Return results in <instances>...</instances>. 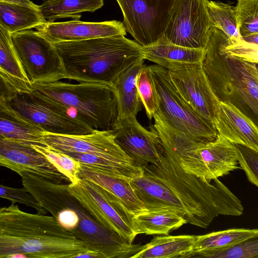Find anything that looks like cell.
Wrapping results in <instances>:
<instances>
[{
    "instance_id": "cell-1",
    "label": "cell",
    "mask_w": 258,
    "mask_h": 258,
    "mask_svg": "<svg viewBox=\"0 0 258 258\" xmlns=\"http://www.w3.org/2000/svg\"><path fill=\"white\" fill-rule=\"evenodd\" d=\"M159 136L163 155L158 163L143 168V174L130 182L147 211L171 210L187 223L202 228L207 227L219 215L243 213L240 201L218 178L208 182L186 172L175 147Z\"/></svg>"
},
{
    "instance_id": "cell-2",
    "label": "cell",
    "mask_w": 258,
    "mask_h": 258,
    "mask_svg": "<svg viewBox=\"0 0 258 258\" xmlns=\"http://www.w3.org/2000/svg\"><path fill=\"white\" fill-rule=\"evenodd\" d=\"M102 258L90 244L68 231L53 216L30 214L12 204L0 209V258Z\"/></svg>"
},
{
    "instance_id": "cell-3",
    "label": "cell",
    "mask_w": 258,
    "mask_h": 258,
    "mask_svg": "<svg viewBox=\"0 0 258 258\" xmlns=\"http://www.w3.org/2000/svg\"><path fill=\"white\" fill-rule=\"evenodd\" d=\"M20 175L23 187L59 224L90 244L102 258H132L140 250L141 244L131 243L102 226L69 191V184L27 172Z\"/></svg>"
},
{
    "instance_id": "cell-4",
    "label": "cell",
    "mask_w": 258,
    "mask_h": 258,
    "mask_svg": "<svg viewBox=\"0 0 258 258\" xmlns=\"http://www.w3.org/2000/svg\"><path fill=\"white\" fill-rule=\"evenodd\" d=\"M124 35L54 44L66 79L112 86L130 66L144 59L142 46Z\"/></svg>"
},
{
    "instance_id": "cell-5",
    "label": "cell",
    "mask_w": 258,
    "mask_h": 258,
    "mask_svg": "<svg viewBox=\"0 0 258 258\" xmlns=\"http://www.w3.org/2000/svg\"><path fill=\"white\" fill-rule=\"evenodd\" d=\"M32 90L63 105L72 115L94 130H110L118 116L112 86L96 82L71 84L59 81L32 84Z\"/></svg>"
},
{
    "instance_id": "cell-6",
    "label": "cell",
    "mask_w": 258,
    "mask_h": 258,
    "mask_svg": "<svg viewBox=\"0 0 258 258\" xmlns=\"http://www.w3.org/2000/svg\"><path fill=\"white\" fill-rule=\"evenodd\" d=\"M154 127L176 149L180 164L187 172L211 182L240 167L235 144L218 134L211 141L200 142L167 126L157 118Z\"/></svg>"
},
{
    "instance_id": "cell-7",
    "label": "cell",
    "mask_w": 258,
    "mask_h": 258,
    "mask_svg": "<svg viewBox=\"0 0 258 258\" xmlns=\"http://www.w3.org/2000/svg\"><path fill=\"white\" fill-rule=\"evenodd\" d=\"M156 91L158 109L154 117L169 128L200 142L215 140L218 132L212 123L197 114L180 95L168 70L148 66Z\"/></svg>"
},
{
    "instance_id": "cell-8",
    "label": "cell",
    "mask_w": 258,
    "mask_h": 258,
    "mask_svg": "<svg viewBox=\"0 0 258 258\" xmlns=\"http://www.w3.org/2000/svg\"><path fill=\"white\" fill-rule=\"evenodd\" d=\"M0 99L31 122L50 133L82 135L95 130L71 115L68 109L32 89L21 92H0Z\"/></svg>"
},
{
    "instance_id": "cell-9",
    "label": "cell",
    "mask_w": 258,
    "mask_h": 258,
    "mask_svg": "<svg viewBox=\"0 0 258 258\" xmlns=\"http://www.w3.org/2000/svg\"><path fill=\"white\" fill-rule=\"evenodd\" d=\"M68 190L102 226L133 243L138 235L134 215L115 196L81 178L69 183Z\"/></svg>"
},
{
    "instance_id": "cell-10",
    "label": "cell",
    "mask_w": 258,
    "mask_h": 258,
    "mask_svg": "<svg viewBox=\"0 0 258 258\" xmlns=\"http://www.w3.org/2000/svg\"><path fill=\"white\" fill-rule=\"evenodd\" d=\"M15 51L31 83H48L66 79L53 43L31 29L11 34Z\"/></svg>"
},
{
    "instance_id": "cell-11",
    "label": "cell",
    "mask_w": 258,
    "mask_h": 258,
    "mask_svg": "<svg viewBox=\"0 0 258 258\" xmlns=\"http://www.w3.org/2000/svg\"><path fill=\"white\" fill-rule=\"evenodd\" d=\"M208 0H174L162 39L173 44L206 49L212 25Z\"/></svg>"
},
{
    "instance_id": "cell-12",
    "label": "cell",
    "mask_w": 258,
    "mask_h": 258,
    "mask_svg": "<svg viewBox=\"0 0 258 258\" xmlns=\"http://www.w3.org/2000/svg\"><path fill=\"white\" fill-rule=\"evenodd\" d=\"M126 31L142 47L162 39L174 0H116Z\"/></svg>"
},
{
    "instance_id": "cell-13",
    "label": "cell",
    "mask_w": 258,
    "mask_h": 258,
    "mask_svg": "<svg viewBox=\"0 0 258 258\" xmlns=\"http://www.w3.org/2000/svg\"><path fill=\"white\" fill-rule=\"evenodd\" d=\"M167 70L174 86L189 107L214 124L220 99L210 83L203 63L185 64Z\"/></svg>"
},
{
    "instance_id": "cell-14",
    "label": "cell",
    "mask_w": 258,
    "mask_h": 258,
    "mask_svg": "<svg viewBox=\"0 0 258 258\" xmlns=\"http://www.w3.org/2000/svg\"><path fill=\"white\" fill-rule=\"evenodd\" d=\"M44 140L46 146L61 152L93 154L131 167H142L117 144L112 130H95L82 135H58L45 131Z\"/></svg>"
},
{
    "instance_id": "cell-15",
    "label": "cell",
    "mask_w": 258,
    "mask_h": 258,
    "mask_svg": "<svg viewBox=\"0 0 258 258\" xmlns=\"http://www.w3.org/2000/svg\"><path fill=\"white\" fill-rule=\"evenodd\" d=\"M150 128L143 127L136 116L117 119L112 128L117 144L143 168L158 163L164 153L159 135L153 126Z\"/></svg>"
},
{
    "instance_id": "cell-16",
    "label": "cell",
    "mask_w": 258,
    "mask_h": 258,
    "mask_svg": "<svg viewBox=\"0 0 258 258\" xmlns=\"http://www.w3.org/2000/svg\"><path fill=\"white\" fill-rule=\"evenodd\" d=\"M0 165L9 168L19 175L29 172L50 181L63 183L70 182L45 156L31 146L0 138Z\"/></svg>"
},
{
    "instance_id": "cell-17",
    "label": "cell",
    "mask_w": 258,
    "mask_h": 258,
    "mask_svg": "<svg viewBox=\"0 0 258 258\" xmlns=\"http://www.w3.org/2000/svg\"><path fill=\"white\" fill-rule=\"evenodd\" d=\"M36 29L53 44L126 34L123 23L116 20L91 22L73 20L46 22Z\"/></svg>"
},
{
    "instance_id": "cell-18",
    "label": "cell",
    "mask_w": 258,
    "mask_h": 258,
    "mask_svg": "<svg viewBox=\"0 0 258 258\" xmlns=\"http://www.w3.org/2000/svg\"><path fill=\"white\" fill-rule=\"evenodd\" d=\"M213 124L230 142L258 152V126L232 103L220 100Z\"/></svg>"
},
{
    "instance_id": "cell-19",
    "label": "cell",
    "mask_w": 258,
    "mask_h": 258,
    "mask_svg": "<svg viewBox=\"0 0 258 258\" xmlns=\"http://www.w3.org/2000/svg\"><path fill=\"white\" fill-rule=\"evenodd\" d=\"M78 176L103 188L115 196L134 216L147 211L131 181L93 166L81 164Z\"/></svg>"
},
{
    "instance_id": "cell-20",
    "label": "cell",
    "mask_w": 258,
    "mask_h": 258,
    "mask_svg": "<svg viewBox=\"0 0 258 258\" xmlns=\"http://www.w3.org/2000/svg\"><path fill=\"white\" fill-rule=\"evenodd\" d=\"M45 131L0 99V138L27 145L46 146Z\"/></svg>"
},
{
    "instance_id": "cell-21",
    "label": "cell",
    "mask_w": 258,
    "mask_h": 258,
    "mask_svg": "<svg viewBox=\"0 0 258 258\" xmlns=\"http://www.w3.org/2000/svg\"><path fill=\"white\" fill-rule=\"evenodd\" d=\"M142 49L144 59L167 70L185 64L203 63L206 55V49L186 47L163 39L152 45L142 47Z\"/></svg>"
},
{
    "instance_id": "cell-22",
    "label": "cell",
    "mask_w": 258,
    "mask_h": 258,
    "mask_svg": "<svg viewBox=\"0 0 258 258\" xmlns=\"http://www.w3.org/2000/svg\"><path fill=\"white\" fill-rule=\"evenodd\" d=\"M145 66L144 59L141 60L128 68L113 82L112 86L118 101L117 119L136 117L141 110L142 103L137 89V80Z\"/></svg>"
},
{
    "instance_id": "cell-23",
    "label": "cell",
    "mask_w": 258,
    "mask_h": 258,
    "mask_svg": "<svg viewBox=\"0 0 258 258\" xmlns=\"http://www.w3.org/2000/svg\"><path fill=\"white\" fill-rule=\"evenodd\" d=\"M196 238L191 235L156 236L132 258H182L192 249Z\"/></svg>"
},
{
    "instance_id": "cell-24",
    "label": "cell",
    "mask_w": 258,
    "mask_h": 258,
    "mask_svg": "<svg viewBox=\"0 0 258 258\" xmlns=\"http://www.w3.org/2000/svg\"><path fill=\"white\" fill-rule=\"evenodd\" d=\"M133 219L138 234L166 235L187 223L182 216L169 209L147 211L134 216Z\"/></svg>"
},
{
    "instance_id": "cell-25",
    "label": "cell",
    "mask_w": 258,
    "mask_h": 258,
    "mask_svg": "<svg viewBox=\"0 0 258 258\" xmlns=\"http://www.w3.org/2000/svg\"><path fill=\"white\" fill-rule=\"evenodd\" d=\"M46 22L39 10L0 2V25L11 34L36 28Z\"/></svg>"
},
{
    "instance_id": "cell-26",
    "label": "cell",
    "mask_w": 258,
    "mask_h": 258,
    "mask_svg": "<svg viewBox=\"0 0 258 258\" xmlns=\"http://www.w3.org/2000/svg\"><path fill=\"white\" fill-rule=\"evenodd\" d=\"M103 5L104 0H45L39 10L47 22L68 18L79 20L82 13L94 12Z\"/></svg>"
},
{
    "instance_id": "cell-27",
    "label": "cell",
    "mask_w": 258,
    "mask_h": 258,
    "mask_svg": "<svg viewBox=\"0 0 258 258\" xmlns=\"http://www.w3.org/2000/svg\"><path fill=\"white\" fill-rule=\"evenodd\" d=\"M258 234V229H230L197 235L192 249L182 258L193 253L226 248L241 242Z\"/></svg>"
},
{
    "instance_id": "cell-28",
    "label": "cell",
    "mask_w": 258,
    "mask_h": 258,
    "mask_svg": "<svg viewBox=\"0 0 258 258\" xmlns=\"http://www.w3.org/2000/svg\"><path fill=\"white\" fill-rule=\"evenodd\" d=\"M0 72L31 84L13 45L11 33L0 25Z\"/></svg>"
},
{
    "instance_id": "cell-29",
    "label": "cell",
    "mask_w": 258,
    "mask_h": 258,
    "mask_svg": "<svg viewBox=\"0 0 258 258\" xmlns=\"http://www.w3.org/2000/svg\"><path fill=\"white\" fill-rule=\"evenodd\" d=\"M207 7L213 25L221 29L230 39H243L238 29L235 6L208 0Z\"/></svg>"
},
{
    "instance_id": "cell-30",
    "label": "cell",
    "mask_w": 258,
    "mask_h": 258,
    "mask_svg": "<svg viewBox=\"0 0 258 258\" xmlns=\"http://www.w3.org/2000/svg\"><path fill=\"white\" fill-rule=\"evenodd\" d=\"M187 257L258 258V234L230 247L200 251Z\"/></svg>"
},
{
    "instance_id": "cell-31",
    "label": "cell",
    "mask_w": 258,
    "mask_h": 258,
    "mask_svg": "<svg viewBox=\"0 0 258 258\" xmlns=\"http://www.w3.org/2000/svg\"><path fill=\"white\" fill-rule=\"evenodd\" d=\"M235 9L242 38L258 34V0H237Z\"/></svg>"
},
{
    "instance_id": "cell-32",
    "label": "cell",
    "mask_w": 258,
    "mask_h": 258,
    "mask_svg": "<svg viewBox=\"0 0 258 258\" xmlns=\"http://www.w3.org/2000/svg\"><path fill=\"white\" fill-rule=\"evenodd\" d=\"M221 47L227 55L244 61L258 63V44L242 39H230L222 30Z\"/></svg>"
},
{
    "instance_id": "cell-33",
    "label": "cell",
    "mask_w": 258,
    "mask_h": 258,
    "mask_svg": "<svg viewBox=\"0 0 258 258\" xmlns=\"http://www.w3.org/2000/svg\"><path fill=\"white\" fill-rule=\"evenodd\" d=\"M137 87L147 116L149 120H151L158 109V102L156 91L148 66L145 65L140 71L137 80Z\"/></svg>"
},
{
    "instance_id": "cell-34",
    "label": "cell",
    "mask_w": 258,
    "mask_h": 258,
    "mask_svg": "<svg viewBox=\"0 0 258 258\" xmlns=\"http://www.w3.org/2000/svg\"><path fill=\"white\" fill-rule=\"evenodd\" d=\"M31 147L48 158L58 170L69 178L70 183H75L79 180L80 162L64 153L47 146L31 145Z\"/></svg>"
},
{
    "instance_id": "cell-35",
    "label": "cell",
    "mask_w": 258,
    "mask_h": 258,
    "mask_svg": "<svg viewBox=\"0 0 258 258\" xmlns=\"http://www.w3.org/2000/svg\"><path fill=\"white\" fill-rule=\"evenodd\" d=\"M0 197L11 201L12 204L19 203L32 207L37 210V214L45 215L47 213L38 201L24 187L17 188L1 185Z\"/></svg>"
},
{
    "instance_id": "cell-36",
    "label": "cell",
    "mask_w": 258,
    "mask_h": 258,
    "mask_svg": "<svg viewBox=\"0 0 258 258\" xmlns=\"http://www.w3.org/2000/svg\"><path fill=\"white\" fill-rule=\"evenodd\" d=\"M235 145L241 168L249 181L258 187V152L241 145Z\"/></svg>"
},
{
    "instance_id": "cell-37",
    "label": "cell",
    "mask_w": 258,
    "mask_h": 258,
    "mask_svg": "<svg viewBox=\"0 0 258 258\" xmlns=\"http://www.w3.org/2000/svg\"><path fill=\"white\" fill-rule=\"evenodd\" d=\"M0 2L22 5L37 10H39V6L35 4L30 0H0Z\"/></svg>"
},
{
    "instance_id": "cell-38",
    "label": "cell",
    "mask_w": 258,
    "mask_h": 258,
    "mask_svg": "<svg viewBox=\"0 0 258 258\" xmlns=\"http://www.w3.org/2000/svg\"><path fill=\"white\" fill-rule=\"evenodd\" d=\"M245 41L258 44V34H253L243 38Z\"/></svg>"
},
{
    "instance_id": "cell-39",
    "label": "cell",
    "mask_w": 258,
    "mask_h": 258,
    "mask_svg": "<svg viewBox=\"0 0 258 258\" xmlns=\"http://www.w3.org/2000/svg\"><path fill=\"white\" fill-rule=\"evenodd\" d=\"M256 64L257 71V74H258V63H257Z\"/></svg>"
}]
</instances>
